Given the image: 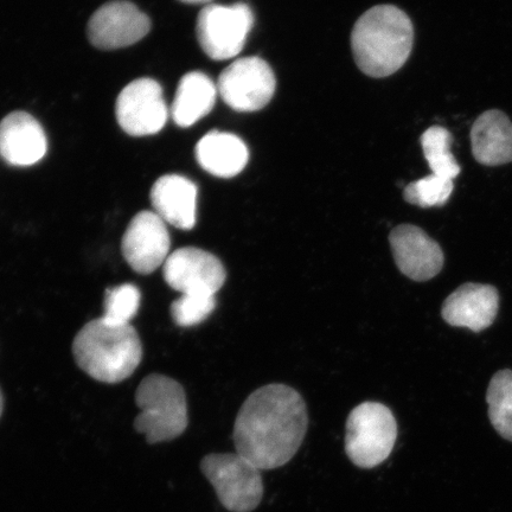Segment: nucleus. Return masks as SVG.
<instances>
[{
    "label": "nucleus",
    "instance_id": "14",
    "mask_svg": "<svg viewBox=\"0 0 512 512\" xmlns=\"http://www.w3.org/2000/svg\"><path fill=\"white\" fill-rule=\"evenodd\" d=\"M46 132L27 112H14L0 121V156L12 166L35 165L46 156Z\"/></svg>",
    "mask_w": 512,
    "mask_h": 512
},
{
    "label": "nucleus",
    "instance_id": "18",
    "mask_svg": "<svg viewBox=\"0 0 512 512\" xmlns=\"http://www.w3.org/2000/svg\"><path fill=\"white\" fill-rule=\"evenodd\" d=\"M196 159L203 170L220 178H233L246 168L248 147L232 133L211 131L196 145Z\"/></svg>",
    "mask_w": 512,
    "mask_h": 512
},
{
    "label": "nucleus",
    "instance_id": "6",
    "mask_svg": "<svg viewBox=\"0 0 512 512\" xmlns=\"http://www.w3.org/2000/svg\"><path fill=\"white\" fill-rule=\"evenodd\" d=\"M203 475L230 512H252L264 497L261 470L239 453H213L201 462Z\"/></svg>",
    "mask_w": 512,
    "mask_h": 512
},
{
    "label": "nucleus",
    "instance_id": "23",
    "mask_svg": "<svg viewBox=\"0 0 512 512\" xmlns=\"http://www.w3.org/2000/svg\"><path fill=\"white\" fill-rule=\"evenodd\" d=\"M216 298L214 293L196 291L183 293L171 305V316L175 323L182 328L201 324L215 310Z\"/></svg>",
    "mask_w": 512,
    "mask_h": 512
},
{
    "label": "nucleus",
    "instance_id": "17",
    "mask_svg": "<svg viewBox=\"0 0 512 512\" xmlns=\"http://www.w3.org/2000/svg\"><path fill=\"white\" fill-rule=\"evenodd\" d=\"M473 156L479 164L498 166L512 162V123L497 110L483 113L471 130Z\"/></svg>",
    "mask_w": 512,
    "mask_h": 512
},
{
    "label": "nucleus",
    "instance_id": "4",
    "mask_svg": "<svg viewBox=\"0 0 512 512\" xmlns=\"http://www.w3.org/2000/svg\"><path fill=\"white\" fill-rule=\"evenodd\" d=\"M140 413L134 428L147 444L175 440L189 425L188 403L181 384L168 376L153 374L140 382L136 393Z\"/></svg>",
    "mask_w": 512,
    "mask_h": 512
},
{
    "label": "nucleus",
    "instance_id": "2",
    "mask_svg": "<svg viewBox=\"0 0 512 512\" xmlns=\"http://www.w3.org/2000/svg\"><path fill=\"white\" fill-rule=\"evenodd\" d=\"M414 27L405 12L379 5L363 14L351 34L357 67L371 78H387L403 67L412 53Z\"/></svg>",
    "mask_w": 512,
    "mask_h": 512
},
{
    "label": "nucleus",
    "instance_id": "7",
    "mask_svg": "<svg viewBox=\"0 0 512 512\" xmlns=\"http://www.w3.org/2000/svg\"><path fill=\"white\" fill-rule=\"evenodd\" d=\"M253 25L252 9L245 3L210 4L197 18L198 43L210 59H233L245 47Z\"/></svg>",
    "mask_w": 512,
    "mask_h": 512
},
{
    "label": "nucleus",
    "instance_id": "12",
    "mask_svg": "<svg viewBox=\"0 0 512 512\" xmlns=\"http://www.w3.org/2000/svg\"><path fill=\"white\" fill-rule=\"evenodd\" d=\"M163 272L166 284L181 294L196 291L216 294L227 278L220 259L195 247H184L171 253Z\"/></svg>",
    "mask_w": 512,
    "mask_h": 512
},
{
    "label": "nucleus",
    "instance_id": "1",
    "mask_svg": "<svg viewBox=\"0 0 512 512\" xmlns=\"http://www.w3.org/2000/svg\"><path fill=\"white\" fill-rule=\"evenodd\" d=\"M307 426L302 395L285 384H268L249 395L236 416V453L261 471L278 469L296 456Z\"/></svg>",
    "mask_w": 512,
    "mask_h": 512
},
{
    "label": "nucleus",
    "instance_id": "20",
    "mask_svg": "<svg viewBox=\"0 0 512 512\" xmlns=\"http://www.w3.org/2000/svg\"><path fill=\"white\" fill-rule=\"evenodd\" d=\"M486 401L492 426L505 440L512 441V371H499L490 382Z\"/></svg>",
    "mask_w": 512,
    "mask_h": 512
},
{
    "label": "nucleus",
    "instance_id": "21",
    "mask_svg": "<svg viewBox=\"0 0 512 512\" xmlns=\"http://www.w3.org/2000/svg\"><path fill=\"white\" fill-rule=\"evenodd\" d=\"M451 133L444 127L428 128L421 137L422 151L433 175L453 179L460 174V166L451 152Z\"/></svg>",
    "mask_w": 512,
    "mask_h": 512
},
{
    "label": "nucleus",
    "instance_id": "9",
    "mask_svg": "<svg viewBox=\"0 0 512 512\" xmlns=\"http://www.w3.org/2000/svg\"><path fill=\"white\" fill-rule=\"evenodd\" d=\"M169 114L162 86L150 78L128 83L115 104L119 126L132 137L153 136L162 131Z\"/></svg>",
    "mask_w": 512,
    "mask_h": 512
},
{
    "label": "nucleus",
    "instance_id": "5",
    "mask_svg": "<svg viewBox=\"0 0 512 512\" xmlns=\"http://www.w3.org/2000/svg\"><path fill=\"white\" fill-rule=\"evenodd\" d=\"M398 439V424L387 406L364 402L354 408L347 421L345 452L352 464L374 469L387 460Z\"/></svg>",
    "mask_w": 512,
    "mask_h": 512
},
{
    "label": "nucleus",
    "instance_id": "15",
    "mask_svg": "<svg viewBox=\"0 0 512 512\" xmlns=\"http://www.w3.org/2000/svg\"><path fill=\"white\" fill-rule=\"evenodd\" d=\"M499 296L495 287L482 284H465L445 300V322L475 332L488 329L495 322Z\"/></svg>",
    "mask_w": 512,
    "mask_h": 512
},
{
    "label": "nucleus",
    "instance_id": "13",
    "mask_svg": "<svg viewBox=\"0 0 512 512\" xmlns=\"http://www.w3.org/2000/svg\"><path fill=\"white\" fill-rule=\"evenodd\" d=\"M396 266L414 281L431 280L444 267V253L424 230L401 224L389 235Z\"/></svg>",
    "mask_w": 512,
    "mask_h": 512
},
{
    "label": "nucleus",
    "instance_id": "24",
    "mask_svg": "<svg viewBox=\"0 0 512 512\" xmlns=\"http://www.w3.org/2000/svg\"><path fill=\"white\" fill-rule=\"evenodd\" d=\"M142 302V294L137 286L124 284L111 288L106 293L105 315L108 323L115 325H131Z\"/></svg>",
    "mask_w": 512,
    "mask_h": 512
},
{
    "label": "nucleus",
    "instance_id": "26",
    "mask_svg": "<svg viewBox=\"0 0 512 512\" xmlns=\"http://www.w3.org/2000/svg\"><path fill=\"white\" fill-rule=\"evenodd\" d=\"M3 408H4V400H3L2 392H0V416H2V414H3Z\"/></svg>",
    "mask_w": 512,
    "mask_h": 512
},
{
    "label": "nucleus",
    "instance_id": "3",
    "mask_svg": "<svg viewBox=\"0 0 512 512\" xmlns=\"http://www.w3.org/2000/svg\"><path fill=\"white\" fill-rule=\"evenodd\" d=\"M73 354L78 366L92 379L113 384L127 380L136 371L143 347L132 325H115L101 317L79 331Z\"/></svg>",
    "mask_w": 512,
    "mask_h": 512
},
{
    "label": "nucleus",
    "instance_id": "11",
    "mask_svg": "<svg viewBox=\"0 0 512 512\" xmlns=\"http://www.w3.org/2000/svg\"><path fill=\"white\" fill-rule=\"evenodd\" d=\"M171 238L166 222L155 211L133 217L121 242V251L133 271L151 274L169 258Z\"/></svg>",
    "mask_w": 512,
    "mask_h": 512
},
{
    "label": "nucleus",
    "instance_id": "22",
    "mask_svg": "<svg viewBox=\"0 0 512 512\" xmlns=\"http://www.w3.org/2000/svg\"><path fill=\"white\" fill-rule=\"evenodd\" d=\"M452 179L430 175L408 184L403 197L406 202L420 208L443 207L451 197Z\"/></svg>",
    "mask_w": 512,
    "mask_h": 512
},
{
    "label": "nucleus",
    "instance_id": "19",
    "mask_svg": "<svg viewBox=\"0 0 512 512\" xmlns=\"http://www.w3.org/2000/svg\"><path fill=\"white\" fill-rule=\"evenodd\" d=\"M217 94V86L207 74L191 72L185 74L177 88L171 106V117L179 127L187 128L195 125L213 111Z\"/></svg>",
    "mask_w": 512,
    "mask_h": 512
},
{
    "label": "nucleus",
    "instance_id": "25",
    "mask_svg": "<svg viewBox=\"0 0 512 512\" xmlns=\"http://www.w3.org/2000/svg\"><path fill=\"white\" fill-rule=\"evenodd\" d=\"M179 2L185 3V4H208L213 2V0H179Z\"/></svg>",
    "mask_w": 512,
    "mask_h": 512
},
{
    "label": "nucleus",
    "instance_id": "8",
    "mask_svg": "<svg viewBox=\"0 0 512 512\" xmlns=\"http://www.w3.org/2000/svg\"><path fill=\"white\" fill-rule=\"evenodd\" d=\"M277 80L270 64L260 57H243L223 70L217 91L234 111L256 112L270 104Z\"/></svg>",
    "mask_w": 512,
    "mask_h": 512
},
{
    "label": "nucleus",
    "instance_id": "16",
    "mask_svg": "<svg viewBox=\"0 0 512 512\" xmlns=\"http://www.w3.org/2000/svg\"><path fill=\"white\" fill-rule=\"evenodd\" d=\"M198 189L190 179L166 175L157 179L151 189L153 211L175 228L190 230L196 224Z\"/></svg>",
    "mask_w": 512,
    "mask_h": 512
},
{
    "label": "nucleus",
    "instance_id": "10",
    "mask_svg": "<svg viewBox=\"0 0 512 512\" xmlns=\"http://www.w3.org/2000/svg\"><path fill=\"white\" fill-rule=\"evenodd\" d=\"M150 30V18L137 5L127 0H113L94 12L87 34L95 48L115 50L142 41Z\"/></svg>",
    "mask_w": 512,
    "mask_h": 512
}]
</instances>
